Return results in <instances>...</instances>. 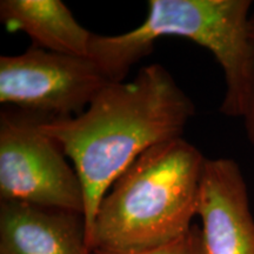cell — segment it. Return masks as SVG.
Wrapping results in <instances>:
<instances>
[{
    "mask_svg": "<svg viewBox=\"0 0 254 254\" xmlns=\"http://www.w3.org/2000/svg\"><path fill=\"white\" fill-rule=\"evenodd\" d=\"M252 4L251 0H148L147 15L139 26L114 36L93 33L90 58L112 82L125 81L158 39L185 38L208 50L224 72L226 91L220 112L244 119L252 87Z\"/></svg>",
    "mask_w": 254,
    "mask_h": 254,
    "instance_id": "obj_3",
    "label": "cell"
},
{
    "mask_svg": "<svg viewBox=\"0 0 254 254\" xmlns=\"http://www.w3.org/2000/svg\"><path fill=\"white\" fill-rule=\"evenodd\" d=\"M195 106L160 64L110 82L84 112L45 118L41 129L71 159L84 190L87 237L117 178L152 146L183 136Z\"/></svg>",
    "mask_w": 254,
    "mask_h": 254,
    "instance_id": "obj_1",
    "label": "cell"
},
{
    "mask_svg": "<svg viewBox=\"0 0 254 254\" xmlns=\"http://www.w3.org/2000/svg\"><path fill=\"white\" fill-rule=\"evenodd\" d=\"M45 118L18 109L1 112L0 199L84 214L80 179L60 146L41 129Z\"/></svg>",
    "mask_w": 254,
    "mask_h": 254,
    "instance_id": "obj_4",
    "label": "cell"
},
{
    "mask_svg": "<svg viewBox=\"0 0 254 254\" xmlns=\"http://www.w3.org/2000/svg\"><path fill=\"white\" fill-rule=\"evenodd\" d=\"M198 217L205 254H254L249 190L243 171L233 159H206Z\"/></svg>",
    "mask_w": 254,
    "mask_h": 254,
    "instance_id": "obj_6",
    "label": "cell"
},
{
    "mask_svg": "<svg viewBox=\"0 0 254 254\" xmlns=\"http://www.w3.org/2000/svg\"><path fill=\"white\" fill-rule=\"evenodd\" d=\"M250 43L252 49V87H251V99L247 113L244 118L245 123L246 134L251 144L254 146V12L251 14L250 18Z\"/></svg>",
    "mask_w": 254,
    "mask_h": 254,
    "instance_id": "obj_10",
    "label": "cell"
},
{
    "mask_svg": "<svg viewBox=\"0 0 254 254\" xmlns=\"http://www.w3.org/2000/svg\"><path fill=\"white\" fill-rule=\"evenodd\" d=\"M0 20L8 32L27 34L33 47L90 58L93 33L60 0H1Z\"/></svg>",
    "mask_w": 254,
    "mask_h": 254,
    "instance_id": "obj_8",
    "label": "cell"
},
{
    "mask_svg": "<svg viewBox=\"0 0 254 254\" xmlns=\"http://www.w3.org/2000/svg\"><path fill=\"white\" fill-rule=\"evenodd\" d=\"M206 158L184 136L152 146L101 200L87 244L93 253L157 249L192 228Z\"/></svg>",
    "mask_w": 254,
    "mask_h": 254,
    "instance_id": "obj_2",
    "label": "cell"
},
{
    "mask_svg": "<svg viewBox=\"0 0 254 254\" xmlns=\"http://www.w3.org/2000/svg\"><path fill=\"white\" fill-rule=\"evenodd\" d=\"M0 254H93L82 213L0 202Z\"/></svg>",
    "mask_w": 254,
    "mask_h": 254,
    "instance_id": "obj_7",
    "label": "cell"
},
{
    "mask_svg": "<svg viewBox=\"0 0 254 254\" xmlns=\"http://www.w3.org/2000/svg\"><path fill=\"white\" fill-rule=\"evenodd\" d=\"M110 82L91 58L33 46L0 57V103L49 118L84 112Z\"/></svg>",
    "mask_w": 254,
    "mask_h": 254,
    "instance_id": "obj_5",
    "label": "cell"
},
{
    "mask_svg": "<svg viewBox=\"0 0 254 254\" xmlns=\"http://www.w3.org/2000/svg\"><path fill=\"white\" fill-rule=\"evenodd\" d=\"M93 254H110V253H93ZM131 254H205L202 247L201 231L199 226L193 225L189 232L178 239L163 245L157 249L145 251V252Z\"/></svg>",
    "mask_w": 254,
    "mask_h": 254,
    "instance_id": "obj_9",
    "label": "cell"
}]
</instances>
